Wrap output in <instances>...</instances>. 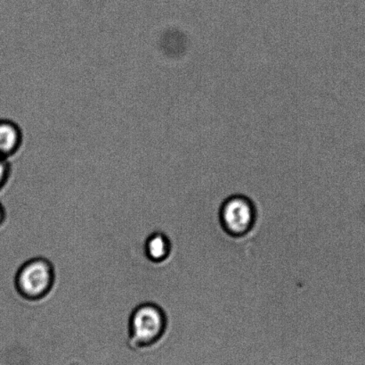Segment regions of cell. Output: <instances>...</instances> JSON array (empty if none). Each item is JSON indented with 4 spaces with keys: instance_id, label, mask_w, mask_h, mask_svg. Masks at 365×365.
<instances>
[{
    "instance_id": "2",
    "label": "cell",
    "mask_w": 365,
    "mask_h": 365,
    "mask_svg": "<svg viewBox=\"0 0 365 365\" xmlns=\"http://www.w3.org/2000/svg\"><path fill=\"white\" fill-rule=\"evenodd\" d=\"M164 311L155 304H144L135 309L130 317V342L138 348L155 344L166 331Z\"/></svg>"
},
{
    "instance_id": "3",
    "label": "cell",
    "mask_w": 365,
    "mask_h": 365,
    "mask_svg": "<svg viewBox=\"0 0 365 365\" xmlns=\"http://www.w3.org/2000/svg\"><path fill=\"white\" fill-rule=\"evenodd\" d=\"M220 221L225 234L232 238L245 237L256 224V207L245 196H229L220 207Z\"/></svg>"
},
{
    "instance_id": "4",
    "label": "cell",
    "mask_w": 365,
    "mask_h": 365,
    "mask_svg": "<svg viewBox=\"0 0 365 365\" xmlns=\"http://www.w3.org/2000/svg\"><path fill=\"white\" fill-rule=\"evenodd\" d=\"M24 132L20 125L9 119H0V157L10 159L20 151Z\"/></svg>"
},
{
    "instance_id": "7",
    "label": "cell",
    "mask_w": 365,
    "mask_h": 365,
    "mask_svg": "<svg viewBox=\"0 0 365 365\" xmlns=\"http://www.w3.org/2000/svg\"><path fill=\"white\" fill-rule=\"evenodd\" d=\"M6 213L5 209H4V206L2 204L0 203V224L3 223V221L5 220Z\"/></svg>"
},
{
    "instance_id": "1",
    "label": "cell",
    "mask_w": 365,
    "mask_h": 365,
    "mask_svg": "<svg viewBox=\"0 0 365 365\" xmlns=\"http://www.w3.org/2000/svg\"><path fill=\"white\" fill-rule=\"evenodd\" d=\"M55 282L52 264L45 259H34L23 264L14 276V285L24 299L37 301L45 298Z\"/></svg>"
},
{
    "instance_id": "6",
    "label": "cell",
    "mask_w": 365,
    "mask_h": 365,
    "mask_svg": "<svg viewBox=\"0 0 365 365\" xmlns=\"http://www.w3.org/2000/svg\"><path fill=\"white\" fill-rule=\"evenodd\" d=\"M11 175H12V166L9 160L0 157V189L9 184Z\"/></svg>"
},
{
    "instance_id": "5",
    "label": "cell",
    "mask_w": 365,
    "mask_h": 365,
    "mask_svg": "<svg viewBox=\"0 0 365 365\" xmlns=\"http://www.w3.org/2000/svg\"><path fill=\"white\" fill-rule=\"evenodd\" d=\"M171 244L170 239L163 234H155L146 241L145 254L155 263H162L170 256Z\"/></svg>"
}]
</instances>
